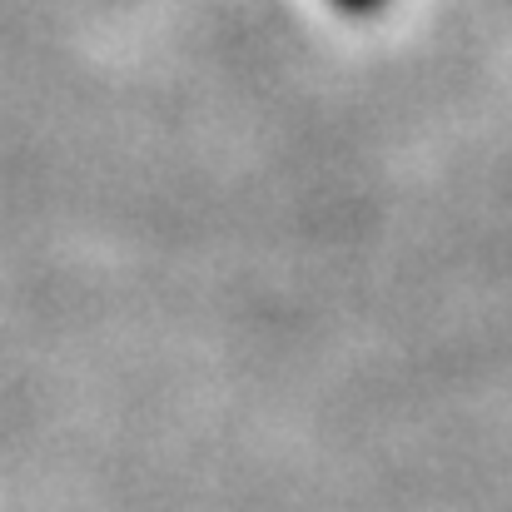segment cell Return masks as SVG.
Segmentation results:
<instances>
[{
	"label": "cell",
	"mask_w": 512,
	"mask_h": 512,
	"mask_svg": "<svg viewBox=\"0 0 512 512\" xmlns=\"http://www.w3.org/2000/svg\"><path fill=\"white\" fill-rule=\"evenodd\" d=\"M343 5H353V10H368V5H378V0H343Z\"/></svg>",
	"instance_id": "obj_1"
}]
</instances>
